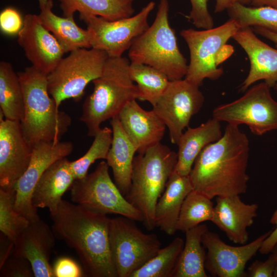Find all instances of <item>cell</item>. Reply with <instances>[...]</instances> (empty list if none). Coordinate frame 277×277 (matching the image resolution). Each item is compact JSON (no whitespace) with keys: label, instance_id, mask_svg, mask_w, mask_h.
Instances as JSON below:
<instances>
[{"label":"cell","instance_id":"obj_1","mask_svg":"<svg viewBox=\"0 0 277 277\" xmlns=\"http://www.w3.org/2000/svg\"><path fill=\"white\" fill-rule=\"evenodd\" d=\"M249 149L247 135L228 124L222 137L196 159L189 175L193 190L210 199L245 193Z\"/></svg>","mask_w":277,"mask_h":277},{"label":"cell","instance_id":"obj_2","mask_svg":"<svg viewBox=\"0 0 277 277\" xmlns=\"http://www.w3.org/2000/svg\"><path fill=\"white\" fill-rule=\"evenodd\" d=\"M55 236L73 249L87 276L117 277L110 248V218L62 200L50 211Z\"/></svg>","mask_w":277,"mask_h":277},{"label":"cell","instance_id":"obj_3","mask_svg":"<svg viewBox=\"0 0 277 277\" xmlns=\"http://www.w3.org/2000/svg\"><path fill=\"white\" fill-rule=\"evenodd\" d=\"M17 74L24 101V114L20 123L26 139L32 147L42 142L60 141L71 126L72 118L60 110L50 95L47 74L33 66Z\"/></svg>","mask_w":277,"mask_h":277},{"label":"cell","instance_id":"obj_4","mask_svg":"<svg viewBox=\"0 0 277 277\" xmlns=\"http://www.w3.org/2000/svg\"><path fill=\"white\" fill-rule=\"evenodd\" d=\"M130 64L125 57H108L101 75L92 81L93 90L85 100L80 118L89 136L94 137L101 125L117 116L128 103L138 100L137 87L129 74Z\"/></svg>","mask_w":277,"mask_h":277},{"label":"cell","instance_id":"obj_5","mask_svg":"<svg viewBox=\"0 0 277 277\" xmlns=\"http://www.w3.org/2000/svg\"><path fill=\"white\" fill-rule=\"evenodd\" d=\"M177 159V152L161 143L134 156L131 183L125 197L140 211L148 230L156 226V205L174 171Z\"/></svg>","mask_w":277,"mask_h":277},{"label":"cell","instance_id":"obj_6","mask_svg":"<svg viewBox=\"0 0 277 277\" xmlns=\"http://www.w3.org/2000/svg\"><path fill=\"white\" fill-rule=\"evenodd\" d=\"M169 10L168 1L160 0L153 22L133 41L128 57L131 63L152 67L171 81L184 78L188 65L169 24Z\"/></svg>","mask_w":277,"mask_h":277},{"label":"cell","instance_id":"obj_7","mask_svg":"<svg viewBox=\"0 0 277 277\" xmlns=\"http://www.w3.org/2000/svg\"><path fill=\"white\" fill-rule=\"evenodd\" d=\"M239 29L235 23L229 19L222 25L208 29L182 30L180 34L190 52V62L184 78L199 87L206 78L219 79L223 74V69L219 65L234 52L232 47L227 43Z\"/></svg>","mask_w":277,"mask_h":277},{"label":"cell","instance_id":"obj_8","mask_svg":"<svg viewBox=\"0 0 277 277\" xmlns=\"http://www.w3.org/2000/svg\"><path fill=\"white\" fill-rule=\"evenodd\" d=\"M108 57L91 48L73 50L63 58L47 76L48 91L57 107L67 99L81 100L87 85L101 75Z\"/></svg>","mask_w":277,"mask_h":277},{"label":"cell","instance_id":"obj_9","mask_svg":"<svg viewBox=\"0 0 277 277\" xmlns=\"http://www.w3.org/2000/svg\"><path fill=\"white\" fill-rule=\"evenodd\" d=\"M109 166L103 161L92 172L75 180L70 187L72 201L90 210L116 214L143 222V216L123 195L109 173Z\"/></svg>","mask_w":277,"mask_h":277},{"label":"cell","instance_id":"obj_10","mask_svg":"<svg viewBox=\"0 0 277 277\" xmlns=\"http://www.w3.org/2000/svg\"><path fill=\"white\" fill-rule=\"evenodd\" d=\"M126 217L110 219L109 239L117 277H130L161 248L154 233L147 234Z\"/></svg>","mask_w":277,"mask_h":277},{"label":"cell","instance_id":"obj_11","mask_svg":"<svg viewBox=\"0 0 277 277\" xmlns=\"http://www.w3.org/2000/svg\"><path fill=\"white\" fill-rule=\"evenodd\" d=\"M264 82L248 88L239 98L216 107L212 117L239 126L247 125L256 135L277 129V101Z\"/></svg>","mask_w":277,"mask_h":277},{"label":"cell","instance_id":"obj_12","mask_svg":"<svg viewBox=\"0 0 277 277\" xmlns=\"http://www.w3.org/2000/svg\"><path fill=\"white\" fill-rule=\"evenodd\" d=\"M155 6L150 1L135 15L114 21L85 14L80 18L87 25L91 48L105 51L109 57H121L148 28V17Z\"/></svg>","mask_w":277,"mask_h":277},{"label":"cell","instance_id":"obj_13","mask_svg":"<svg viewBox=\"0 0 277 277\" xmlns=\"http://www.w3.org/2000/svg\"><path fill=\"white\" fill-rule=\"evenodd\" d=\"M199 86L185 78L170 81L153 110L169 131L171 142L177 144L192 117L201 109L205 97Z\"/></svg>","mask_w":277,"mask_h":277},{"label":"cell","instance_id":"obj_14","mask_svg":"<svg viewBox=\"0 0 277 277\" xmlns=\"http://www.w3.org/2000/svg\"><path fill=\"white\" fill-rule=\"evenodd\" d=\"M71 142H42L32 147L30 163L14 186L15 210L30 221L39 219L37 208L32 204L34 187L44 172L56 161L67 157L73 151Z\"/></svg>","mask_w":277,"mask_h":277},{"label":"cell","instance_id":"obj_15","mask_svg":"<svg viewBox=\"0 0 277 277\" xmlns=\"http://www.w3.org/2000/svg\"><path fill=\"white\" fill-rule=\"evenodd\" d=\"M271 231L250 243L234 246L227 244L217 233L208 230L202 238V243L207 250L206 270L213 276L245 277L246 264L259 251Z\"/></svg>","mask_w":277,"mask_h":277},{"label":"cell","instance_id":"obj_16","mask_svg":"<svg viewBox=\"0 0 277 277\" xmlns=\"http://www.w3.org/2000/svg\"><path fill=\"white\" fill-rule=\"evenodd\" d=\"M32 147L22 132L20 121L0 118V186L14 187L30 163Z\"/></svg>","mask_w":277,"mask_h":277},{"label":"cell","instance_id":"obj_17","mask_svg":"<svg viewBox=\"0 0 277 277\" xmlns=\"http://www.w3.org/2000/svg\"><path fill=\"white\" fill-rule=\"evenodd\" d=\"M17 42L32 66L48 74L65 52L53 34L42 24L38 15L27 14L17 34Z\"/></svg>","mask_w":277,"mask_h":277},{"label":"cell","instance_id":"obj_18","mask_svg":"<svg viewBox=\"0 0 277 277\" xmlns=\"http://www.w3.org/2000/svg\"><path fill=\"white\" fill-rule=\"evenodd\" d=\"M232 38L245 51L250 62L249 71L240 91H246L261 80L277 90V49L260 39L250 27L239 28Z\"/></svg>","mask_w":277,"mask_h":277},{"label":"cell","instance_id":"obj_19","mask_svg":"<svg viewBox=\"0 0 277 277\" xmlns=\"http://www.w3.org/2000/svg\"><path fill=\"white\" fill-rule=\"evenodd\" d=\"M52 229L40 219L30 221L14 243V251L31 263L34 276L54 277L49 263L55 245Z\"/></svg>","mask_w":277,"mask_h":277},{"label":"cell","instance_id":"obj_20","mask_svg":"<svg viewBox=\"0 0 277 277\" xmlns=\"http://www.w3.org/2000/svg\"><path fill=\"white\" fill-rule=\"evenodd\" d=\"M117 117L138 154L160 143L164 135V122L153 109H144L136 100L128 103Z\"/></svg>","mask_w":277,"mask_h":277},{"label":"cell","instance_id":"obj_21","mask_svg":"<svg viewBox=\"0 0 277 277\" xmlns=\"http://www.w3.org/2000/svg\"><path fill=\"white\" fill-rule=\"evenodd\" d=\"M258 204H246L240 195L216 197L211 221L228 239L234 243L245 244L248 240V228L257 216Z\"/></svg>","mask_w":277,"mask_h":277},{"label":"cell","instance_id":"obj_22","mask_svg":"<svg viewBox=\"0 0 277 277\" xmlns=\"http://www.w3.org/2000/svg\"><path fill=\"white\" fill-rule=\"evenodd\" d=\"M75 180L70 161L67 157L56 161L36 183L32 196L33 205L37 209L48 208L49 211L54 210Z\"/></svg>","mask_w":277,"mask_h":277},{"label":"cell","instance_id":"obj_23","mask_svg":"<svg viewBox=\"0 0 277 277\" xmlns=\"http://www.w3.org/2000/svg\"><path fill=\"white\" fill-rule=\"evenodd\" d=\"M221 122L212 117L200 126L188 127L181 136L174 171L182 175H189L201 152L223 135Z\"/></svg>","mask_w":277,"mask_h":277},{"label":"cell","instance_id":"obj_24","mask_svg":"<svg viewBox=\"0 0 277 277\" xmlns=\"http://www.w3.org/2000/svg\"><path fill=\"white\" fill-rule=\"evenodd\" d=\"M193 190L189 175H182L174 171L155 207L156 226L169 235L177 231L176 224L183 203Z\"/></svg>","mask_w":277,"mask_h":277},{"label":"cell","instance_id":"obj_25","mask_svg":"<svg viewBox=\"0 0 277 277\" xmlns=\"http://www.w3.org/2000/svg\"><path fill=\"white\" fill-rule=\"evenodd\" d=\"M112 141L106 162L112 170L114 183L124 196L131 183L133 164L136 150L126 133L117 116L111 119Z\"/></svg>","mask_w":277,"mask_h":277},{"label":"cell","instance_id":"obj_26","mask_svg":"<svg viewBox=\"0 0 277 277\" xmlns=\"http://www.w3.org/2000/svg\"><path fill=\"white\" fill-rule=\"evenodd\" d=\"M53 6L41 9L38 17L61 46L65 53L81 48H91L90 34L87 29L79 27L74 17H61L52 11Z\"/></svg>","mask_w":277,"mask_h":277},{"label":"cell","instance_id":"obj_27","mask_svg":"<svg viewBox=\"0 0 277 277\" xmlns=\"http://www.w3.org/2000/svg\"><path fill=\"white\" fill-rule=\"evenodd\" d=\"M208 230L200 224L185 232L186 240L172 277H207L205 267V248L202 243L203 234Z\"/></svg>","mask_w":277,"mask_h":277},{"label":"cell","instance_id":"obj_28","mask_svg":"<svg viewBox=\"0 0 277 277\" xmlns=\"http://www.w3.org/2000/svg\"><path fill=\"white\" fill-rule=\"evenodd\" d=\"M135 0H58L63 16L80 14L98 16L114 21L133 15Z\"/></svg>","mask_w":277,"mask_h":277},{"label":"cell","instance_id":"obj_29","mask_svg":"<svg viewBox=\"0 0 277 277\" xmlns=\"http://www.w3.org/2000/svg\"><path fill=\"white\" fill-rule=\"evenodd\" d=\"M0 108L5 118L21 121L24 114V101L17 73L7 62H0Z\"/></svg>","mask_w":277,"mask_h":277},{"label":"cell","instance_id":"obj_30","mask_svg":"<svg viewBox=\"0 0 277 277\" xmlns=\"http://www.w3.org/2000/svg\"><path fill=\"white\" fill-rule=\"evenodd\" d=\"M129 70L131 80L137 87L138 100L147 101L154 106L170 81L161 71L145 64L130 62Z\"/></svg>","mask_w":277,"mask_h":277},{"label":"cell","instance_id":"obj_31","mask_svg":"<svg viewBox=\"0 0 277 277\" xmlns=\"http://www.w3.org/2000/svg\"><path fill=\"white\" fill-rule=\"evenodd\" d=\"M212 199L192 190L186 197L178 217L176 230L185 232L205 221H211L214 206Z\"/></svg>","mask_w":277,"mask_h":277},{"label":"cell","instance_id":"obj_32","mask_svg":"<svg viewBox=\"0 0 277 277\" xmlns=\"http://www.w3.org/2000/svg\"><path fill=\"white\" fill-rule=\"evenodd\" d=\"M184 242L177 237L158 252L130 277H172Z\"/></svg>","mask_w":277,"mask_h":277},{"label":"cell","instance_id":"obj_33","mask_svg":"<svg viewBox=\"0 0 277 277\" xmlns=\"http://www.w3.org/2000/svg\"><path fill=\"white\" fill-rule=\"evenodd\" d=\"M229 19L239 28L260 27L277 33V8L236 3L227 9Z\"/></svg>","mask_w":277,"mask_h":277},{"label":"cell","instance_id":"obj_34","mask_svg":"<svg viewBox=\"0 0 277 277\" xmlns=\"http://www.w3.org/2000/svg\"><path fill=\"white\" fill-rule=\"evenodd\" d=\"M15 190L0 188V230L13 243L30 223V221L14 208Z\"/></svg>","mask_w":277,"mask_h":277},{"label":"cell","instance_id":"obj_35","mask_svg":"<svg viewBox=\"0 0 277 277\" xmlns=\"http://www.w3.org/2000/svg\"><path fill=\"white\" fill-rule=\"evenodd\" d=\"M94 137L88 151L80 158L70 162L76 180L85 177L89 167L95 161L106 159L112 141V129L108 127L101 128Z\"/></svg>","mask_w":277,"mask_h":277},{"label":"cell","instance_id":"obj_36","mask_svg":"<svg viewBox=\"0 0 277 277\" xmlns=\"http://www.w3.org/2000/svg\"><path fill=\"white\" fill-rule=\"evenodd\" d=\"M0 276L3 277H32L34 273L31 263L23 256L12 252L0 264Z\"/></svg>","mask_w":277,"mask_h":277},{"label":"cell","instance_id":"obj_37","mask_svg":"<svg viewBox=\"0 0 277 277\" xmlns=\"http://www.w3.org/2000/svg\"><path fill=\"white\" fill-rule=\"evenodd\" d=\"M190 2L191 8L188 18L193 25L199 29L213 28L214 21L208 8V0H190Z\"/></svg>","mask_w":277,"mask_h":277},{"label":"cell","instance_id":"obj_38","mask_svg":"<svg viewBox=\"0 0 277 277\" xmlns=\"http://www.w3.org/2000/svg\"><path fill=\"white\" fill-rule=\"evenodd\" d=\"M24 24L19 12L14 8L9 7L4 9L0 13V28L3 33L9 35L18 34Z\"/></svg>","mask_w":277,"mask_h":277},{"label":"cell","instance_id":"obj_39","mask_svg":"<svg viewBox=\"0 0 277 277\" xmlns=\"http://www.w3.org/2000/svg\"><path fill=\"white\" fill-rule=\"evenodd\" d=\"M53 269L54 277H82L86 275L77 263L67 257L58 258Z\"/></svg>","mask_w":277,"mask_h":277},{"label":"cell","instance_id":"obj_40","mask_svg":"<svg viewBox=\"0 0 277 277\" xmlns=\"http://www.w3.org/2000/svg\"><path fill=\"white\" fill-rule=\"evenodd\" d=\"M263 262L259 260L254 261L246 271V276L248 277H273L276 267V262L273 254Z\"/></svg>","mask_w":277,"mask_h":277},{"label":"cell","instance_id":"obj_41","mask_svg":"<svg viewBox=\"0 0 277 277\" xmlns=\"http://www.w3.org/2000/svg\"><path fill=\"white\" fill-rule=\"evenodd\" d=\"M270 223L275 225V227L263 241L259 250V252L262 254L270 253L272 247L277 241V209L272 215Z\"/></svg>","mask_w":277,"mask_h":277},{"label":"cell","instance_id":"obj_42","mask_svg":"<svg viewBox=\"0 0 277 277\" xmlns=\"http://www.w3.org/2000/svg\"><path fill=\"white\" fill-rule=\"evenodd\" d=\"M236 3L248 5L250 4V0H215L214 12L219 13L227 10Z\"/></svg>","mask_w":277,"mask_h":277},{"label":"cell","instance_id":"obj_43","mask_svg":"<svg viewBox=\"0 0 277 277\" xmlns=\"http://www.w3.org/2000/svg\"><path fill=\"white\" fill-rule=\"evenodd\" d=\"M254 32L274 44L277 48V33L260 27H253Z\"/></svg>","mask_w":277,"mask_h":277},{"label":"cell","instance_id":"obj_44","mask_svg":"<svg viewBox=\"0 0 277 277\" xmlns=\"http://www.w3.org/2000/svg\"><path fill=\"white\" fill-rule=\"evenodd\" d=\"M254 7L267 6L277 8V0H250Z\"/></svg>","mask_w":277,"mask_h":277},{"label":"cell","instance_id":"obj_45","mask_svg":"<svg viewBox=\"0 0 277 277\" xmlns=\"http://www.w3.org/2000/svg\"><path fill=\"white\" fill-rule=\"evenodd\" d=\"M270 253L274 256L276 262V267L273 273V277H277V241L272 247Z\"/></svg>","mask_w":277,"mask_h":277},{"label":"cell","instance_id":"obj_46","mask_svg":"<svg viewBox=\"0 0 277 277\" xmlns=\"http://www.w3.org/2000/svg\"><path fill=\"white\" fill-rule=\"evenodd\" d=\"M40 9L49 6H53L52 0H38Z\"/></svg>","mask_w":277,"mask_h":277}]
</instances>
